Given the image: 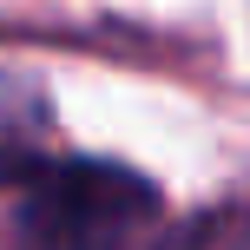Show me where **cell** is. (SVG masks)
Here are the masks:
<instances>
[{
	"label": "cell",
	"instance_id": "6da1fadb",
	"mask_svg": "<svg viewBox=\"0 0 250 250\" xmlns=\"http://www.w3.org/2000/svg\"><path fill=\"white\" fill-rule=\"evenodd\" d=\"M20 230L33 250H145L158 191L105 158H33L20 171Z\"/></svg>",
	"mask_w": 250,
	"mask_h": 250
},
{
	"label": "cell",
	"instance_id": "7a4b0ae2",
	"mask_svg": "<svg viewBox=\"0 0 250 250\" xmlns=\"http://www.w3.org/2000/svg\"><path fill=\"white\" fill-rule=\"evenodd\" d=\"M145 250H250V204L204 211L185 230H171V237H145Z\"/></svg>",
	"mask_w": 250,
	"mask_h": 250
}]
</instances>
